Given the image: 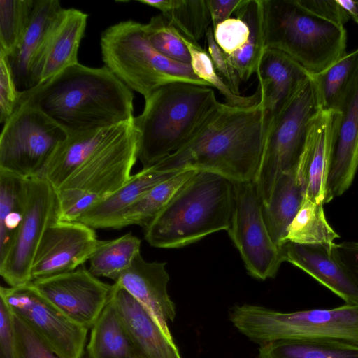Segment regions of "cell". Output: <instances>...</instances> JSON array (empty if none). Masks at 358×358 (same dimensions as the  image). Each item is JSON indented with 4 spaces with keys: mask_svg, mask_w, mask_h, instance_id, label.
<instances>
[{
    "mask_svg": "<svg viewBox=\"0 0 358 358\" xmlns=\"http://www.w3.org/2000/svg\"><path fill=\"white\" fill-rule=\"evenodd\" d=\"M169 279L166 263L147 262L140 252L115 283L136 299L152 315L163 331L172 336L168 322L174 320L176 313L175 304L167 291Z\"/></svg>",
    "mask_w": 358,
    "mask_h": 358,
    "instance_id": "obj_17",
    "label": "cell"
},
{
    "mask_svg": "<svg viewBox=\"0 0 358 358\" xmlns=\"http://www.w3.org/2000/svg\"><path fill=\"white\" fill-rule=\"evenodd\" d=\"M351 18L358 23V1H355V9Z\"/></svg>",
    "mask_w": 358,
    "mask_h": 358,
    "instance_id": "obj_47",
    "label": "cell"
},
{
    "mask_svg": "<svg viewBox=\"0 0 358 358\" xmlns=\"http://www.w3.org/2000/svg\"><path fill=\"white\" fill-rule=\"evenodd\" d=\"M182 36L190 55V65L192 71L198 78L204 80L211 87L216 88L224 96L227 104L231 106H248L259 102L261 92L259 87L250 96L234 94L217 73L208 52L204 50L198 43L192 42L182 35Z\"/></svg>",
    "mask_w": 358,
    "mask_h": 358,
    "instance_id": "obj_36",
    "label": "cell"
},
{
    "mask_svg": "<svg viewBox=\"0 0 358 358\" xmlns=\"http://www.w3.org/2000/svg\"><path fill=\"white\" fill-rule=\"evenodd\" d=\"M129 122L68 136L38 176L45 178L57 190L89 157L115 139Z\"/></svg>",
    "mask_w": 358,
    "mask_h": 358,
    "instance_id": "obj_24",
    "label": "cell"
},
{
    "mask_svg": "<svg viewBox=\"0 0 358 358\" xmlns=\"http://www.w3.org/2000/svg\"><path fill=\"white\" fill-rule=\"evenodd\" d=\"M358 169V68L336 110L324 204L342 195Z\"/></svg>",
    "mask_w": 358,
    "mask_h": 358,
    "instance_id": "obj_16",
    "label": "cell"
},
{
    "mask_svg": "<svg viewBox=\"0 0 358 358\" xmlns=\"http://www.w3.org/2000/svg\"><path fill=\"white\" fill-rule=\"evenodd\" d=\"M218 103L213 87L184 82L164 85L145 98L142 113L134 118L143 168L177 150Z\"/></svg>",
    "mask_w": 358,
    "mask_h": 358,
    "instance_id": "obj_4",
    "label": "cell"
},
{
    "mask_svg": "<svg viewBox=\"0 0 358 358\" xmlns=\"http://www.w3.org/2000/svg\"><path fill=\"white\" fill-rule=\"evenodd\" d=\"M263 11L266 48L284 52L311 75L346 53L344 26L317 15L299 0H263Z\"/></svg>",
    "mask_w": 358,
    "mask_h": 358,
    "instance_id": "obj_5",
    "label": "cell"
},
{
    "mask_svg": "<svg viewBox=\"0 0 358 358\" xmlns=\"http://www.w3.org/2000/svg\"><path fill=\"white\" fill-rule=\"evenodd\" d=\"M336 115V111L320 110L313 118L296 172L304 197L324 204Z\"/></svg>",
    "mask_w": 358,
    "mask_h": 358,
    "instance_id": "obj_20",
    "label": "cell"
},
{
    "mask_svg": "<svg viewBox=\"0 0 358 358\" xmlns=\"http://www.w3.org/2000/svg\"><path fill=\"white\" fill-rule=\"evenodd\" d=\"M155 8L184 37L198 43L212 23L206 0H138Z\"/></svg>",
    "mask_w": 358,
    "mask_h": 358,
    "instance_id": "obj_32",
    "label": "cell"
},
{
    "mask_svg": "<svg viewBox=\"0 0 358 358\" xmlns=\"http://www.w3.org/2000/svg\"><path fill=\"white\" fill-rule=\"evenodd\" d=\"M88 15L76 8H64L45 45L34 76V87L78 63V52Z\"/></svg>",
    "mask_w": 358,
    "mask_h": 358,
    "instance_id": "obj_21",
    "label": "cell"
},
{
    "mask_svg": "<svg viewBox=\"0 0 358 358\" xmlns=\"http://www.w3.org/2000/svg\"><path fill=\"white\" fill-rule=\"evenodd\" d=\"M0 299L60 358H83L88 329L57 308L33 285L1 287Z\"/></svg>",
    "mask_w": 358,
    "mask_h": 358,
    "instance_id": "obj_13",
    "label": "cell"
},
{
    "mask_svg": "<svg viewBox=\"0 0 358 358\" xmlns=\"http://www.w3.org/2000/svg\"><path fill=\"white\" fill-rule=\"evenodd\" d=\"M335 248L339 259L358 287V242L335 243Z\"/></svg>",
    "mask_w": 358,
    "mask_h": 358,
    "instance_id": "obj_45",
    "label": "cell"
},
{
    "mask_svg": "<svg viewBox=\"0 0 358 358\" xmlns=\"http://www.w3.org/2000/svg\"><path fill=\"white\" fill-rule=\"evenodd\" d=\"M205 38L208 52L213 61L217 73L234 94L241 95L240 93V85L241 81L227 55L217 44L213 36V28H208Z\"/></svg>",
    "mask_w": 358,
    "mask_h": 358,
    "instance_id": "obj_42",
    "label": "cell"
},
{
    "mask_svg": "<svg viewBox=\"0 0 358 358\" xmlns=\"http://www.w3.org/2000/svg\"><path fill=\"white\" fill-rule=\"evenodd\" d=\"M35 0H0V50L8 56L20 45Z\"/></svg>",
    "mask_w": 358,
    "mask_h": 358,
    "instance_id": "obj_37",
    "label": "cell"
},
{
    "mask_svg": "<svg viewBox=\"0 0 358 358\" xmlns=\"http://www.w3.org/2000/svg\"><path fill=\"white\" fill-rule=\"evenodd\" d=\"M268 113L263 103H220L174 152L154 164L164 171L185 169L220 175L231 182L253 181L265 142Z\"/></svg>",
    "mask_w": 358,
    "mask_h": 358,
    "instance_id": "obj_1",
    "label": "cell"
},
{
    "mask_svg": "<svg viewBox=\"0 0 358 358\" xmlns=\"http://www.w3.org/2000/svg\"><path fill=\"white\" fill-rule=\"evenodd\" d=\"M18 90L8 55L0 50V122L4 124L17 107Z\"/></svg>",
    "mask_w": 358,
    "mask_h": 358,
    "instance_id": "obj_41",
    "label": "cell"
},
{
    "mask_svg": "<svg viewBox=\"0 0 358 358\" xmlns=\"http://www.w3.org/2000/svg\"><path fill=\"white\" fill-rule=\"evenodd\" d=\"M63 9L58 0H35L24 36L15 51L8 55L19 91H26L34 87L36 66Z\"/></svg>",
    "mask_w": 358,
    "mask_h": 358,
    "instance_id": "obj_22",
    "label": "cell"
},
{
    "mask_svg": "<svg viewBox=\"0 0 358 358\" xmlns=\"http://www.w3.org/2000/svg\"><path fill=\"white\" fill-rule=\"evenodd\" d=\"M141 243L131 232L113 240L100 241L89 259L90 271L97 278L115 282L141 252Z\"/></svg>",
    "mask_w": 358,
    "mask_h": 358,
    "instance_id": "obj_33",
    "label": "cell"
},
{
    "mask_svg": "<svg viewBox=\"0 0 358 358\" xmlns=\"http://www.w3.org/2000/svg\"><path fill=\"white\" fill-rule=\"evenodd\" d=\"M59 217L57 192L45 178H29L26 211L14 241L0 262V274L10 287L31 282V267L48 228Z\"/></svg>",
    "mask_w": 358,
    "mask_h": 358,
    "instance_id": "obj_12",
    "label": "cell"
},
{
    "mask_svg": "<svg viewBox=\"0 0 358 358\" xmlns=\"http://www.w3.org/2000/svg\"><path fill=\"white\" fill-rule=\"evenodd\" d=\"M196 172L182 170L154 186L125 210L116 229L132 224L145 228Z\"/></svg>",
    "mask_w": 358,
    "mask_h": 358,
    "instance_id": "obj_31",
    "label": "cell"
},
{
    "mask_svg": "<svg viewBox=\"0 0 358 358\" xmlns=\"http://www.w3.org/2000/svg\"><path fill=\"white\" fill-rule=\"evenodd\" d=\"M324 203L304 197L301 206L289 224L287 242L299 244H333L339 237L329 224Z\"/></svg>",
    "mask_w": 358,
    "mask_h": 358,
    "instance_id": "obj_34",
    "label": "cell"
},
{
    "mask_svg": "<svg viewBox=\"0 0 358 358\" xmlns=\"http://www.w3.org/2000/svg\"><path fill=\"white\" fill-rule=\"evenodd\" d=\"M146 38L151 45L164 57L190 64V55L182 34L162 15L152 17L144 24Z\"/></svg>",
    "mask_w": 358,
    "mask_h": 358,
    "instance_id": "obj_38",
    "label": "cell"
},
{
    "mask_svg": "<svg viewBox=\"0 0 358 358\" xmlns=\"http://www.w3.org/2000/svg\"><path fill=\"white\" fill-rule=\"evenodd\" d=\"M241 0H206L213 28L231 17Z\"/></svg>",
    "mask_w": 358,
    "mask_h": 358,
    "instance_id": "obj_46",
    "label": "cell"
},
{
    "mask_svg": "<svg viewBox=\"0 0 358 358\" xmlns=\"http://www.w3.org/2000/svg\"><path fill=\"white\" fill-rule=\"evenodd\" d=\"M138 151L133 119L115 139L89 157L57 189L59 220L76 221L119 190L131 176Z\"/></svg>",
    "mask_w": 358,
    "mask_h": 358,
    "instance_id": "obj_8",
    "label": "cell"
},
{
    "mask_svg": "<svg viewBox=\"0 0 358 358\" xmlns=\"http://www.w3.org/2000/svg\"><path fill=\"white\" fill-rule=\"evenodd\" d=\"M234 15L248 24L250 35L241 49L227 57L241 81H247L256 73L266 49L263 0H241Z\"/></svg>",
    "mask_w": 358,
    "mask_h": 358,
    "instance_id": "obj_29",
    "label": "cell"
},
{
    "mask_svg": "<svg viewBox=\"0 0 358 358\" xmlns=\"http://www.w3.org/2000/svg\"><path fill=\"white\" fill-rule=\"evenodd\" d=\"M321 110L310 76L275 115L268 117L260 163L253 180L262 205H266L279 178L296 173L313 118Z\"/></svg>",
    "mask_w": 358,
    "mask_h": 358,
    "instance_id": "obj_9",
    "label": "cell"
},
{
    "mask_svg": "<svg viewBox=\"0 0 358 358\" xmlns=\"http://www.w3.org/2000/svg\"><path fill=\"white\" fill-rule=\"evenodd\" d=\"M259 358H358V345L321 339L278 340L260 345Z\"/></svg>",
    "mask_w": 358,
    "mask_h": 358,
    "instance_id": "obj_30",
    "label": "cell"
},
{
    "mask_svg": "<svg viewBox=\"0 0 358 358\" xmlns=\"http://www.w3.org/2000/svg\"><path fill=\"white\" fill-rule=\"evenodd\" d=\"M29 178L0 169V262L9 251L26 211Z\"/></svg>",
    "mask_w": 358,
    "mask_h": 358,
    "instance_id": "obj_28",
    "label": "cell"
},
{
    "mask_svg": "<svg viewBox=\"0 0 358 358\" xmlns=\"http://www.w3.org/2000/svg\"><path fill=\"white\" fill-rule=\"evenodd\" d=\"M256 74L261 101L268 117L277 113L310 76L302 66L284 52L266 48Z\"/></svg>",
    "mask_w": 358,
    "mask_h": 358,
    "instance_id": "obj_23",
    "label": "cell"
},
{
    "mask_svg": "<svg viewBox=\"0 0 358 358\" xmlns=\"http://www.w3.org/2000/svg\"><path fill=\"white\" fill-rule=\"evenodd\" d=\"M306 8L317 15L344 25L351 17L339 0H299Z\"/></svg>",
    "mask_w": 358,
    "mask_h": 358,
    "instance_id": "obj_43",
    "label": "cell"
},
{
    "mask_svg": "<svg viewBox=\"0 0 358 358\" xmlns=\"http://www.w3.org/2000/svg\"><path fill=\"white\" fill-rule=\"evenodd\" d=\"M234 206L233 183L210 172L197 171L144 228L148 244L159 248L190 245L227 230Z\"/></svg>",
    "mask_w": 358,
    "mask_h": 358,
    "instance_id": "obj_3",
    "label": "cell"
},
{
    "mask_svg": "<svg viewBox=\"0 0 358 358\" xmlns=\"http://www.w3.org/2000/svg\"><path fill=\"white\" fill-rule=\"evenodd\" d=\"M134 94L106 66L79 62L20 91L18 105L35 108L68 134L94 131L134 119Z\"/></svg>",
    "mask_w": 358,
    "mask_h": 358,
    "instance_id": "obj_2",
    "label": "cell"
},
{
    "mask_svg": "<svg viewBox=\"0 0 358 358\" xmlns=\"http://www.w3.org/2000/svg\"><path fill=\"white\" fill-rule=\"evenodd\" d=\"M90 329L88 358H141L110 299Z\"/></svg>",
    "mask_w": 358,
    "mask_h": 358,
    "instance_id": "obj_27",
    "label": "cell"
},
{
    "mask_svg": "<svg viewBox=\"0 0 358 358\" xmlns=\"http://www.w3.org/2000/svg\"><path fill=\"white\" fill-rule=\"evenodd\" d=\"M233 325L259 345L283 339L332 340L358 345V304L283 313L243 304L229 313Z\"/></svg>",
    "mask_w": 358,
    "mask_h": 358,
    "instance_id": "obj_7",
    "label": "cell"
},
{
    "mask_svg": "<svg viewBox=\"0 0 358 358\" xmlns=\"http://www.w3.org/2000/svg\"><path fill=\"white\" fill-rule=\"evenodd\" d=\"M215 40L225 53L230 55L241 49L248 42L250 29L248 24L238 17H230L213 28Z\"/></svg>",
    "mask_w": 358,
    "mask_h": 358,
    "instance_id": "obj_40",
    "label": "cell"
},
{
    "mask_svg": "<svg viewBox=\"0 0 358 358\" xmlns=\"http://www.w3.org/2000/svg\"><path fill=\"white\" fill-rule=\"evenodd\" d=\"M68 134L41 110L19 105L0 136V169L24 178L38 176Z\"/></svg>",
    "mask_w": 358,
    "mask_h": 358,
    "instance_id": "obj_10",
    "label": "cell"
},
{
    "mask_svg": "<svg viewBox=\"0 0 358 358\" xmlns=\"http://www.w3.org/2000/svg\"><path fill=\"white\" fill-rule=\"evenodd\" d=\"M100 45L104 66L144 99L171 83L210 87L195 75L190 64L157 52L146 38L144 24L129 20L110 26L102 32Z\"/></svg>",
    "mask_w": 358,
    "mask_h": 358,
    "instance_id": "obj_6",
    "label": "cell"
},
{
    "mask_svg": "<svg viewBox=\"0 0 358 358\" xmlns=\"http://www.w3.org/2000/svg\"><path fill=\"white\" fill-rule=\"evenodd\" d=\"M110 301L141 358H182L172 336L127 291L112 285Z\"/></svg>",
    "mask_w": 358,
    "mask_h": 358,
    "instance_id": "obj_19",
    "label": "cell"
},
{
    "mask_svg": "<svg viewBox=\"0 0 358 358\" xmlns=\"http://www.w3.org/2000/svg\"><path fill=\"white\" fill-rule=\"evenodd\" d=\"M304 199L296 173H285L277 180L270 199L262 205L263 217L268 233L281 250L287 243V230Z\"/></svg>",
    "mask_w": 358,
    "mask_h": 358,
    "instance_id": "obj_26",
    "label": "cell"
},
{
    "mask_svg": "<svg viewBox=\"0 0 358 358\" xmlns=\"http://www.w3.org/2000/svg\"><path fill=\"white\" fill-rule=\"evenodd\" d=\"M31 282L66 315L88 329L108 303L113 286L101 281L84 266Z\"/></svg>",
    "mask_w": 358,
    "mask_h": 358,
    "instance_id": "obj_14",
    "label": "cell"
},
{
    "mask_svg": "<svg viewBox=\"0 0 358 358\" xmlns=\"http://www.w3.org/2000/svg\"><path fill=\"white\" fill-rule=\"evenodd\" d=\"M11 312L15 333V358H60L23 320Z\"/></svg>",
    "mask_w": 358,
    "mask_h": 358,
    "instance_id": "obj_39",
    "label": "cell"
},
{
    "mask_svg": "<svg viewBox=\"0 0 358 358\" xmlns=\"http://www.w3.org/2000/svg\"><path fill=\"white\" fill-rule=\"evenodd\" d=\"M99 240L79 221L59 220L46 230L31 267V281L69 273L90 259Z\"/></svg>",
    "mask_w": 358,
    "mask_h": 358,
    "instance_id": "obj_15",
    "label": "cell"
},
{
    "mask_svg": "<svg viewBox=\"0 0 358 358\" xmlns=\"http://www.w3.org/2000/svg\"><path fill=\"white\" fill-rule=\"evenodd\" d=\"M0 358H15V341L12 312L0 299Z\"/></svg>",
    "mask_w": 358,
    "mask_h": 358,
    "instance_id": "obj_44",
    "label": "cell"
},
{
    "mask_svg": "<svg viewBox=\"0 0 358 358\" xmlns=\"http://www.w3.org/2000/svg\"><path fill=\"white\" fill-rule=\"evenodd\" d=\"M283 262L301 268L341 298L358 304V287L339 259L333 244L287 242L281 249Z\"/></svg>",
    "mask_w": 358,
    "mask_h": 358,
    "instance_id": "obj_18",
    "label": "cell"
},
{
    "mask_svg": "<svg viewBox=\"0 0 358 358\" xmlns=\"http://www.w3.org/2000/svg\"><path fill=\"white\" fill-rule=\"evenodd\" d=\"M358 68V48L345 53L322 72L311 75L322 110L336 111Z\"/></svg>",
    "mask_w": 358,
    "mask_h": 358,
    "instance_id": "obj_35",
    "label": "cell"
},
{
    "mask_svg": "<svg viewBox=\"0 0 358 358\" xmlns=\"http://www.w3.org/2000/svg\"><path fill=\"white\" fill-rule=\"evenodd\" d=\"M159 170L155 165L131 175L115 194L85 212L76 221L93 229H115L125 210L148 190L176 173Z\"/></svg>",
    "mask_w": 358,
    "mask_h": 358,
    "instance_id": "obj_25",
    "label": "cell"
},
{
    "mask_svg": "<svg viewBox=\"0 0 358 358\" xmlns=\"http://www.w3.org/2000/svg\"><path fill=\"white\" fill-rule=\"evenodd\" d=\"M232 183L234 206L228 234L251 276L262 280L274 278L283 262L282 253L266 226L255 185L253 181Z\"/></svg>",
    "mask_w": 358,
    "mask_h": 358,
    "instance_id": "obj_11",
    "label": "cell"
}]
</instances>
